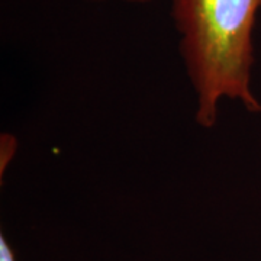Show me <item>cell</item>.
Masks as SVG:
<instances>
[{"instance_id":"cell-1","label":"cell","mask_w":261,"mask_h":261,"mask_svg":"<svg viewBox=\"0 0 261 261\" xmlns=\"http://www.w3.org/2000/svg\"><path fill=\"white\" fill-rule=\"evenodd\" d=\"M261 0H173L178 49L196 94V123L214 128L224 99L261 112L252 92V32Z\"/></svg>"},{"instance_id":"cell-2","label":"cell","mask_w":261,"mask_h":261,"mask_svg":"<svg viewBox=\"0 0 261 261\" xmlns=\"http://www.w3.org/2000/svg\"><path fill=\"white\" fill-rule=\"evenodd\" d=\"M0 261H18L10 244L8 243L3 233L0 235Z\"/></svg>"},{"instance_id":"cell-3","label":"cell","mask_w":261,"mask_h":261,"mask_svg":"<svg viewBox=\"0 0 261 261\" xmlns=\"http://www.w3.org/2000/svg\"><path fill=\"white\" fill-rule=\"evenodd\" d=\"M89 2H105V0H89ZM123 2H130V3H147L151 0H123Z\"/></svg>"}]
</instances>
